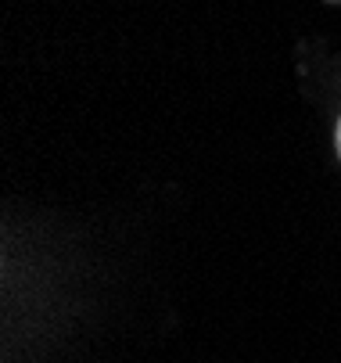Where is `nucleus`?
<instances>
[{"label":"nucleus","instance_id":"f257e3e1","mask_svg":"<svg viewBox=\"0 0 341 363\" xmlns=\"http://www.w3.org/2000/svg\"><path fill=\"white\" fill-rule=\"evenodd\" d=\"M337 151H341V123H337Z\"/></svg>","mask_w":341,"mask_h":363}]
</instances>
